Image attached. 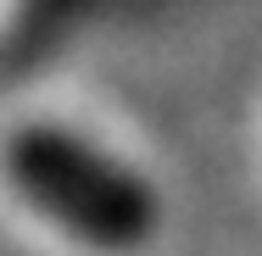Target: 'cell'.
I'll return each instance as SVG.
<instances>
[{
	"label": "cell",
	"mask_w": 262,
	"mask_h": 256,
	"mask_svg": "<svg viewBox=\"0 0 262 256\" xmlns=\"http://www.w3.org/2000/svg\"><path fill=\"white\" fill-rule=\"evenodd\" d=\"M0 167L39 217H51L90 251L128 256L157 234V190L73 128H17L0 151Z\"/></svg>",
	"instance_id": "1"
}]
</instances>
